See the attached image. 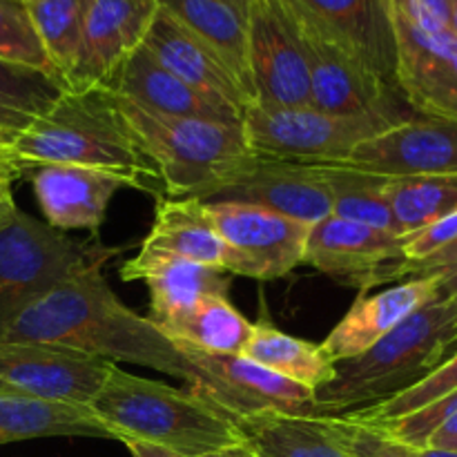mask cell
<instances>
[{"label": "cell", "mask_w": 457, "mask_h": 457, "mask_svg": "<svg viewBox=\"0 0 457 457\" xmlns=\"http://www.w3.org/2000/svg\"><path fill=\"white\" fill-rule=\"evenodd\" d=\"M0 344H52L112 364L145 366L190 388L201 384V373L177 344L116 297L103 268L79 272L27 306L0 333Z\"/></svg>", "instance_id": "obj_1"}, {"label": "cell", "mask_w": 457, "mask_h": 457, "mask_svg": "<svg viewBox=\"0 0 457 457\" xmlns=\"http://www.w3.org/2000/svg\"><path fill=\"white\" fill-rule=\"evenodd\" d=\"M18 172L43 165H76L123 179L128 187H163L161 174L134 137L114 92L105 85L65 89L52 110L9 147Z\"/></svg>", "instance_id": "obj_2"}, {"label": "cell", "mask_w": 457, "mask_h": 457, "mask_svg": "<svg viewBox=\"0 0 457 457\" xmlns=\"http://www.w3.org/2000/svg\"><path fill=\"white\" fill-rule=\"evenodd\" d=\"M89 411L116 436L141 440L183 457H204L241 445L230 413L195 388H177L112 366Z\"/></svg>", "instance_id": "obj_3"}, {"label": "cell", "mask_w": 457, "mask_h": 457, "mask_svg": "<svg viewBox=\"0 0 457 457\" xmlns=\"http://www.w3.org/2000/svg\"><path fill=\"white\" fill-rule=\"evenodd\" d=\"M457 351L455 317L446 302H431L315 391L308 418L344 415L378 404L427 378Z\"/></svg>", "instance_id": "obj_4"}, {"label": "cell", "mask_w": 457, "mask_h": 457, "mask_svg": "<svg viewBox=\"0 0 457 457\" xmlns=\"http://www.w3.org/2000/svg\"><path fill=\"white\" fill-rule=\"evenodd\" d=\"M116 101L172 199L192 196L204 201L221 179L253 156L241 125L170 119L150 114L119 96Z\"/></svg>", "instance_id": "obj_5"}, {"label": "cell", "mask_w": 457, "mask_h": 457, "mask_svg": "<svg viewBox=\"0 0 457 457\" xmlns=\"http://www.w3.org/2000/svg\"><path fill=\"white\" fill-rule=\"evenodd\" d=\"M120 253L96 239H74L18 210L0 230V333L34 302Z\"/></svg>", "instance_id": "obj_6"}, {"label": "cell", "mask_w": 457, "mask_h": 457, "mask_svg": "<svg viewBox=\"0 0 457 457\" xmlns=\"http://www.w3.org/2000/svg\"><path fill=\"white\" fill-rule=\"evenodd\" d=\"M409 114L400 107L373 114L335 116L312 105L263 107L253 103L244 110L241 129L253 154L295 163H342L361 141Z\"/></svg>", "instance_id": "obj_7"}, {"label": "cell", "mask_w": 457, "mask_h": 457, "mask_svg": "<svg viewBox=\"0 0 457 457\" xmlns=\"http://www.w3.org/2000/svg\"><path fill=\"white\" fill-rule=\"evenodd\" d=\"M205 205L228 248V275L270 281L303 263L311 232L308 223L232 201H212Z\"/></svg>", "instance_id": "obj_8"}, {"label": "cell", "mask_w": 457, "mask_h": 457, "mask_svg": "<svg viewBox=\"0 0 457 457\" xmlns=\"http://www.w3.org/2000/svg\"><path fill=\"white\" fill-rule=\"evenodd\" d=\"M248 74L257 105H311L306 49L297 22L281 0L250 3Z\"/></svg>", "instance_id": "obj_9"}, {"label": "cell", "mask_w": 457, "mask_h": 457, "mask_svg": "<svg viewBox=\"0 0 457 457\" xmlns=\"http://www.w3.org/2000/svg\"><path fill=\"white\" fill-rule=\"evenodd\" d=\"M112 366L52 344H0V391L89 409Z\"/></svg>", "instance_id": "obj_10"}, {"label": "cell", "mask_w": 457, "mask_h": 457, "mask_svg": "<svg viewBox=\"0 0 457 457\" xmlns=\"http://www.w3.org/2000/svg\"><path fill=\"white\" fill-rule=\"evenodd\" d=\"M212 201L257 205L308 226L333 214L328 186L315 163L266 159L259 154L232 170L204 196V204Z\"/></svg>", "instance_id": "obj_11"}, {"label": "cell", "mask_w": 457, "mask_h": 457, "mask_svg": "<svg viewBox=\"0 0 457 457\" xmlns=\"http://www.w3.org/2000/svg\"><path fill=\"white\" fill-rule=\"evenodd\" d=\"M174 344L201 373V384L195 391L204 393L235 420L262 411H281L293 415L311 413L315 395L311 388L281 378L244 355H219L190 344Z\"/></svg>", "instance_id": "obj_12"}, {"label": "cell", "mask_w": 457, "mask_h": 457, "mask_svg": "<svg viewBox=\"0 0 457 457\" xmlns=\"http://www.w3.org/2000/svg\"><path fill=\"white\" fill-rule=\"evenodd\" d=\"M299 21L337 45L382 83L397 87L391 0H281Z\"/></svg>", "instance_id": "obj_13"}, {"label": "cell", "mask_w": 457, "mask_h": 457, "mask_svg": "<svg viewBox=\"0 0 457 457\" xmlns=\"http://www.w3.org/2000/svg\"><path fill=\"white\" fill-rule=\"evenodd\" d=\"M339 165L382 179L457 174V120L411 112L361 141Z\"/></svg>", "instance_id": "obj_14"}, {"label": "cell", "mask_w": 457, "mask_h": 457, "mask_svg": "<svg viewBox=\"0 0 457 457\" xmlns=\"http://www.w3.org/2000/svg\"><path fill=\"white\" fill-rule=\"evenodd\" d=\"M397 87L415 114L457 120V38L431 34L391 7Z\"/></svg>", "instance_id": "obj_15"}, {"label": "cell", "mask_w": 457, "mask_h": 457, "mask_svg": "<svg viewBox=\"0 0 457 457\" xmlns=\"http://www.w3.org/2000/svg\"><path fill=\"white\" fill-rule=\"evenodd\" d=\"M290 16L297 22L303 49H306L311 105L315 110L335 116H360L400 110V103H406L400 92L382 83L351 54L330 43L311 25L299 21L293 12Z\"/></svg>", "instance_id": "obj_16"}, {"label": "cell", "mask_w": 457, "mask_h": 457, "mask_svg": "<svg viewBox=\"0 0 457 457\" xmlns=\"http://www.w3.org/2000/svg\"><path fill=\"white\" fill-rule=\"evenodd\" d=\"M156 12V0H92L79 58L65 87L92 89L110 83L143 45Z\"/></svg>", "instance_id": "obj_17"}, {"label": "cell", "mask_w": 457, "mask_h": 457, "mask_svg": "<svg viewBox=\"0 0 457 457\" xmlns=\"http://www.w3.org/2000/svg\"><path fill=\"white\" fill-rule=\"evenodd\" d=\"M402 244L404 237L328 214L311 226L303 263L370 290L382 268L402 262Z\"/></svg>", "instance_id": "obj_18"}, {"label": "cell", "mask_w": 457, "mask_h": 457, "mask_svg": "<svg viewBox=\"0 0 457 457\" xmlns=\"http://www.w3.org/2000/svg\"><path fill=\"white\" fill-rule=\"evenodd\" d=\"M105 87L150 114L170 119H199L226 125H241L244 119V112L235 105L205 96L170 74L143 45L119 67Z\"/></svg>", "instance_id": "obj_19"}, {"label": "cell", "mask_w": 457, "mask_h": 457, "mask_svg": "<svg viewBox=\"0 0 457 457\" xmlns=\"http://www.w3.org/2000/svg\"><path fill=\"white\" fill-rule=\"evenodd\" d=\"M431 302H437L431 277H413L378 295H361L321 342V348L333 364L355 360Z\"/></svg>", "instance_id": "obj_20"}, {"label": "cell", "mask_w": 457, "mask_h": 457, "mask_svg": "<svg viewBox=\"0 0 457 457\" xmlns=\"http://www.w3.org/2000/svg\"><path fill=\"white\" fill-rule=\"evenodd\" d=\"M31 187L47 226L61 232L89 230L96 237L112 196L128 186L123 179L101 170L43 165L31 170Z\"/></svg>", "instance_id": "obj_21"}, {"label": "cell", "mask_w": 457, "mask_h": 457, "mask_svg": "<svg viewBox=\"0 0 457 457\" xmlns=\"http://www.w3.org/2000/svg\"><path fill=\"white\" fill-rule=\"evenodd\" d=\"M123 281H145L150 293V320L154 324L190 311L212 295H228L230 275L196 262L141 248L120 266Z\"/></svg>", "instance_id": "obj_22"}, {"label": "cell", "mask_w": 457, "mask_h": 457, "mask_svg": "<svg viewBox=\"0 0 457 457\" xmlns=\"http://www.w3.org/2000/svg\"><path fill=\"white\" fill-rule=\"evenodd\" d=\"M143 47L170 74L181 79L183 83L190 85L196 92L217 98V101L230 103L241 112L250 105L244 89L239 87L230 70L223 65L221 58L161 9L156 12L150 29H147Z\"/></svg>", "instance_id": "obj_23"}, {"label": "cell", "mask_w": 457, "mask_h": 457, "mask_svg": "<svg viewBox=\"0 0 457 457\" xmlns=\"http://www.w3.org/2000/svg\"><path fill=\"white\" fill-rule=\"evenodd\" d=\"M253 0H156L161 12L208 45L253 105L248 74V16Z\"/></svg>", "instance_id": "obj_24"}, {"label": "cell", "mask_w": 457, "mask_h": 457, "mask_svg": "<svg viewBox=\"0 0 457 457\" xmlns=\"http://www.w3.org/2000/svg\"><path fill=\"white\" fill-rule=\"evenodd\" d=\"M141 248L159 250L226 272V244L210 219L208 205L192 196H170L156 204L154 223Z\"/></svg>", "instance_id": "obj_25"}, {"label": "cell", "mask_w": 457, "mask_h": 457, "mask_svg": "<svg viewBox=\"0 0 457 457\" xmlns=\"http://www.w3.org/2000/svg\"><path fill=\"white\" fill-rule=\"evenodd\" d=\"M38 437L116 440L114 433L87 406L45 402L0 391V446Z\"/></svg>", "instance_id": "obj_26"}, {"label": "cell", "mask_w": 457, "mask_h": 457, "mask_svg": "<svg viewBox=\"0 0 457 457\" xmlns=\"http://www.w3.org/2000/svg\"><path fill=\"white\" fill-rule=\"evenodd\" d=\"M235 422L241 445L257 457H348L321 418L262 411Z\"/></svg>", "instance_id": "obj_27"}, {"label": "cell", "mask_w": 457, "mask_h": 457, "mask_svg": "<svg viewBox=\"0 0 457 457\" xmlns=\"http://www.w3.org/2000/svg\"><path fill=\"white\" fill-rule=\"evenodd\" d=\"M241 355L311 391H320L333 382L337 373V366L328 360L321 344L317 346L306 339L293 337L266 321L253 326V335Z\"/></svg>", "instance_id": "obj_28"}, {"label": "cell", "mask_w": 457, "mask_h": 457, "mask_svg": "<svg viewBox=\"0 0 457 457\" xmlns=\"http://www.w3.org/2000/svg\"><path fill=\"white\" fill-rule=\"evenodd\" d=\"M159 326L174 342L190 344L208 353L219 355H241L253 335V326L228 299V295H212L192 306L190 311L179 312Z\"/></svg>", "instance_id": "obj_29"}, {"label": "cell", "mask_w": 457, "mask_h": 457, "mask_svg": "<svg viewBox=\"0 0 457 457\" xmlns=\"http://www.w3.org/2000/svg\"><path fill=\"white\" fill-rule=\"evenodd\" d=\"M65 89L58 76L0 61V147L9 150L25 129L52 110Z\"/></svg>", "instance_id": "obj_30"}, {"label": "cell", "mask_w": 457, "mask_h": 457, "mask_svg": "<svg viewBox=\"0 0 457 457\" xmlns=\"http://www.w3.org/2000/svg\"><path fill=\"white\" fill-rule=\"evenodd\" d=\"M382 192L402 237L457 210V174L386 179Z\"/></svg>", "instance_id": "obj_31"}, {"label": "cell", "mask_w": 457, "mask_h": 457, "mask_svg": "<svg viewBox=\"0 0 457 457\" xmlns=\"http://www.w3.org/2000/svg\"><path fill=\"white\" fill-rule=\"evenodd\" d=\"M315 165L321 177H324L326 186H328L335 217L400 235V230L395 226V219H393L391 208H388L382 192L386 179L339 163Z\"/></svg>", "instance_id": "obj_32"}, {"label": "cell", "mask_w": 457, "mask_h": 457, "mask_svg": "<svg viewBox=\"0 0 457 457\" xmlns=\"http://www.w3.org/2000/svg\"><path fill=\"white\" fill-rule=\"evenodd\" d=\"M27 7L58 76L65 83L79 58L92 0H29Z\"/></svg>", "instance_id": "obj_33"}, {"label": "cell", "mask_w": 457, "mask_h": 457, "mask_svg": "<svg viewBox=\"0 0 457 457\" xmlns=\"http://www.w3.org/2000/svg\"><path fill=\"white\" fill-rule=\"evenodd\" d=\"M453 391H457V351L451 357H446L437 369H433L427 378L415 382L413 386L404 388L402 393L378 402V404L364 406V409L344 415L360 424H382L388 420L402 418L406 413H413V411L427 406L428 402L440 400L442 395H449Z\"/></svg>", "instance_id": "obj_34"}, {"label": "cell", "mask_w": 457, "mask_h": 457, "mask_svg": "<svg viewBox=\"0 0 457 457\" xmlns=\"http://www.w3.org/2000/svg\"><path fill=\"white\" fill-rule=\"evenodd\" d=\"M0 61L58 76L31 21L27 0H0Z\"/></svg>", "instance_id": "obj_35"}, {"label": "cell", "mask_w": 457, "mask_h": 457, "mask_svg": "<svg viewBox=\"0 0 457 457\" xmlns=\"http://www.w3.org/2000/svg\"><path fill=\"white\" fill-rule=\"evenodd\" d=\"M321 420H324L326 431L348 457H457V453H451V451L393 440L366 424L353 422L346 415H330Z\"/></svg>", "instance_id": "obj_36"}, {"label": "cell", "mask_w": 457, "mask_h": 457, "mask_svg": "<svg viewBox=\"0 0 457 457\" xmlns=\"http://www.w3.org/2000/svg\"><path fill=\"white\" fill-rule=\"evenodd\" d=\"M457 411V391L442 395L440 400L428 402L422 409L406 413L402 418L388 420L382 424H366V427L375 428V431L384 433V436L393 437V440L406 442V445L427 446L433 433L446 422Z\"/></svg>", "instance_id": "obj_37"}, {"label": "cell", "mask_w": 457, "mask_h": 457, "mask_svg": "<svg viewBox=\"0 0 457 457\" xmlns=\"http://www.w3.org/2000/svg\"><path fill=\"white\" fill-rule=\"evenodd\" d=\"M453 0H391V7L409 18L420 29L431 34H446Z\"/></svg>", "instance_id": "obj_38"}, {"label": "cell", "mask_w": 457, "mask_h": 457, "mask_svg": "<svg viewBox=\"0 0 457 457\" xmlns=\"http://www.w3.org/2000/svg\"><path fill=\"white\" fill-rule=\"evenodd\" d=\"M431 449H440V451H451V453H457V411L437 428L436 433L431 436L428 445Z\"/></svg>", "instance_id": "obj_39"}, {"label": "cell", "mask_w": 457, "mask_h": 457, "mask_svg": "<svg viewBox=\"0 0 457 457\" xmlns=\"http://www.w3.org/2000/svg\"><path fill=\"white\" fill-rule=\"evenodd\" d=\"M16 212H18V205L16 201H13L12 179L0 177V230L12 221Z\"/></svg>", "instance_id": "obj_40"}, {"label": "cell", "mask_w": 457, "mask_h": 457, "mask_svg": "<svg viewBox=\"0 0 457 457\" xmlns=\"http://www.w3.org/2000/svg\"><path fill=\"white\" fill-rule=\"evenodd\" d=\"M120 445L128 446L129 455L132 457H183L174 451L165 449V446L159 445H150V442H141V440H123Z\"/></svg>", "instance_id": "obj_41"}, {"label": "cell", "mask_w": 457, "mask_h": 457, "mask_svg": "<svg viewBox=\"0 0 457 457\" xmlns=\"http://www.w3.org/2000/svg\"><path fill=\"white\" fill-rule=\"evenodd\" d=\"M0 177L4 179H16L21 177V172H18L16 163H13L12 154H9V150H4V147H0Z\"/></svg>", "instance_id": "obj_42"}, {"label": "cell", "mask_w": 457, "mask_h": 457, "mask_svg": "<svg viewBox=\"0 0 457 457\" xmlns=\"http://www.w3.org/2000/svg\"><path fill=\"white\" fill-rule=\"evenodd\" d=\"M204 457H257L253 451L245 449L244 445H237V446H228V449L221 451H214V453H208Z\"/></svg>", "instance_id": "obj_43"}, {"label": "cell", "mask_w": 457, "mask_h": 457, "mask_svg": "<svg viewBox=\"0 0 457 457\" xmlns=\"http://www.w3.org/2000/svg\"><path fill=\"white\" fill-rule=\"evenodd\" d=\"M449 31L457 38V0L451 3V21H449Z\"/></svg>", "instance_id": "obj_44"}, {"label": "cell", "mask_w": 457, "mask_h": 457, "mask_svg": "<svg viewBox=\"0 0 457 457\" xmlns=\"http://www.w3.org/2000/svg\"><path fill=\"white\" fill-rule=\"evenodd\" d=\"M446 303H449L451 312H453V317H455V326H457V297H453V299H446Z\"/></svg>", "instance_id": "obj_45"}, {"label": "cell", "mask_w": 457, "mask_h": 457, "mask_svg": "<svg viewBox=\"0 0 457 457\" xmlns=\"http://www.w3.org/2000/svg\"><path fill=\"white\" fill-rule=\"evenodd\" d=\"M27 3H29V0H27Z\"/></svg>", "instance_id": "obj_46"}]
</instances>
